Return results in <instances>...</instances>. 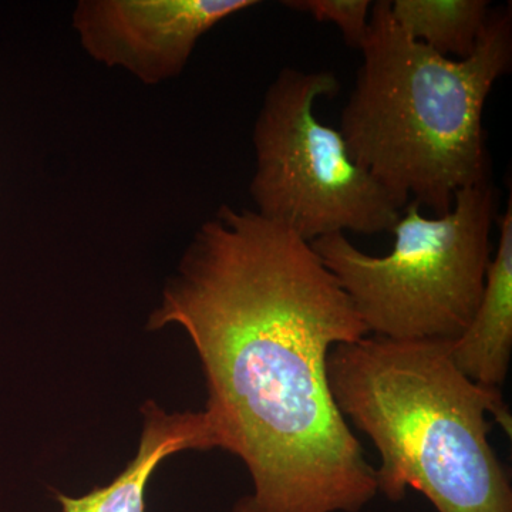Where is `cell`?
<instances>
[{
    "mask_svg": "<svg viewBox=\"0 0 512 512\" xmlns=\"http://www.w3.org/2000/svg\"><path fill=\"white\" fill-rule=\"evenodd\" d=\"M178 325L200 357L220 448L254 493L232 512H359L375 467L339 412L330 350L369 335L311 242L222 205L195 232L148 328Z\"/></svg>",
    "mask_w": 512,
    "mask_h": 512,
    "instance_id": "6da1fadb",
    "label": "cell"
},
{
    "mask_svg": "<svg viewBox=\"0 0 512 512\" xmlns=\"http://www.w3.org/2000/svg\"><path fill=\"white\" fill-rule=\"evenodd\" d=\"M360 52L339 131L350 158L397 207L412 200L439 217L458 192L490 183L483 114L510 72L511 6L491 10L473 55L454 60L407 36L390 0H377Z\"/></svg>",
    "mask_w": 512,
    "mask_h": 512,
    "instance_id": "7a4b0ae2",
    "label": "cell"
},
{
    "mask_svg": "<svg viewBox=\"0 0 512 512\" xmlns=\"http://www.w3.org/2000/svg\"><path fill=\"white\" fill-rule=\"evenodd\" d=\"M326 367L339 412L379 453L377 493L397 503L413 488L439 512H512L487 419L510 433L507 404L460 372L451 340L367 335L335 346Z\"/></svg>",
    "mask_w": 512,
    "mask_h": 512,
    "instance_id": "3957f363",
    "label": "cell"
},
{
    "mask_svg": "<svg viewBox=\"0 0 512 512\" xmlns=\"http://www.w3.org/2000/svg\"><path fill=\"white\" fill-rule=\"evenodd\" d=\"M498 197L485 183L458 192L453 208L424 217L410 201L389 255L360 251L345 234L311 242L370 336L454 340L473 319L491 258Z\"/></svg>",
    "mask_w": 512,
    "mask_h": 512,
    "instance_id": "277c9868",
    "label": "cell"
},
{
    "mask_svg": "<svg viewBox=\"0 0 512 512\" xmlns=\"http://www.w3.org/2000/svg\"><path fill=\"white\" fill-rule=\"evenodd\" d=\"M339 90L335 73L285 67L269 84L252 131L255 211L308 242L392 232L402 211L350 158L340 131L316 117V101Z\"/></svg>",
    "mask_w": 512,
    "mask_h": 512,
    "instance_id": "5b68a950",
    "label": "cell"
},
{
    "mask_svg": "<svg viewBox=\"0 0 512 512\" xmlns=\"http://www.w3.org/2000/svg\"><path fill=\"white\" fill-rule=\"evenodd\" d=\"M255 0H82L73 29L87 55L156 86L184 72L198 40Z\"/></svg>",
    "mask_w": 512,
    "mask_h": 512,
    "instance_id": "8992f818",
    "label": "cell"
},
{
    "mask_svg": "<svg viewBox=\"0 0 512 512\" xmlns=\"http://www.w3.org/2000/svg\"><path fill=\"white\" fill-rule=\"evenodd\" d=\"M140 448L130 466L104 488L80 498L57 495L64 512H144L147 481L158 464L185 450L220 448L207 413H167L154 403L143 409Z\"/></svg>",
    "mask_w": 512,
    "mask_h": 512,
    "instance_id": "52a82bcc",
    "label": "cell"
},
{
    "mask_svg": "<svg viewBox=\"0 0 512 512\" xmlns=\"http://www.w3.org/2000/svg\"><path fill=\"white\" fill-rule=\"evenodd\" d=\"M498 222L500 235L488 265L483 296L467 328L451 340V356L460 372L495 389L507 379L512 352L511 198Z\"/></svg>",
    "mask_w": 512,
    "mask_h": 512,
    "instance_id": "ba28073f",
    "label": "cell"
},
{
    "mask_svg": "<svg viewBox=\"0 0 512 512\" xmlns=\"http://www.w3.org/2000/svg\"><path fill=\"white\" fill-rule=\"evenodd\" d=\"M488 0H390L394 22L440 56L473 55L491 15Z\"/></svg>",
    "mask_w": 512,
    "mask_h": 512,
    "instance_id": "9c48e42d",
    "label": "cell"
},
{
    "mask_svg": "<svg viewBox=\"0 0 512 512\" xmlns=\"http://www.w3.org/2000/svg\"><path fill=\"white\" fill-rule=\"evenodd\" d=\"M286 8L306 13L318 22H329L338 26L349 46L357 47L365 42L369 30L370 0H286Z\"/></svg>",
    "mask_w": 512,
    "mask_h": 512,
    "instance_id": "30bf717a",
    "label": "cell"
}]
</instances>
